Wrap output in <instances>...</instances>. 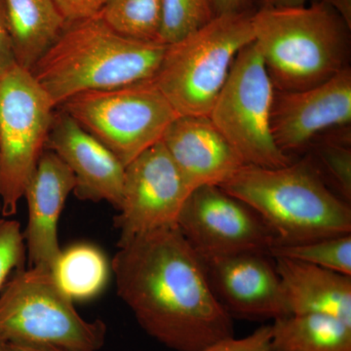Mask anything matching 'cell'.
<instances>
[{"label":"cell","instance_id":"1","mask_svg":"<svg viewBox=\"0 0 351 351\" xmlns=\"http://www.w3.org/2000/svg\"><path fill=\"white\" fill-rule=\"evenodd\" d=\"M119 247L112 263L117 294L151 338L174 351H202L234 336L232 316L178 226Z\"/></svg>","mask_w":351,"mask_h":351},{"label":"cell","instance_id":"2","mask_svg":"<svg viewBox=\"0 0 351 351\" xmlns=\"http://www.w3.org/2000/svg\"><path fill=\"white\" fill-rule=\"evenodd\" d=\"M121 36L99 15L69 23L31 73L55 108L75 95L152 80L166 50Z\"/></svg>","mask_w":351,"mask_h":351},{"label":"cell","instance_id":"3","mask_svg":"<svg viewBox=\"0 0 351 351\" xmlns=\"http://www.w3.org/2000/svg\"><path fill=\"white\" fill-rule=\"evenodd\" d=\"M221 188L260 216L274 245L351 233L350 203L332 193L308 158L278 168L245 164Z\"/></svg>","mask_w":351,"mask_h":351},{"label":"cell","instance_id":"4","mask_svg":"<svg viewBox=\"0 0 351 351\" xmlns=\"http://www.w3.org/2000/svg\"><path fill=\"white\" fill-rule=\"evenodd\" d=\"M254 43L278 91L327 82L348 66L351 27L331 7H260L252 17Z\"/></svg>","mask_w":351,"mask_h":351},{"label":"cell","instance_id":"5","mask_svg":"<svg viewBox=\"0 0 351 351\" xmlns=\"http://www.w3.org/2000/svg\"><path fill=\"white\" fill-rule=\"evenodd\" d=\"M253 13L221 14L166 46L152 80L180 117H209L235 58L254 41Z\"/></svg>","mask_w":351,"mask_h":351},{"label":"cell","instance_id":"6","mask_svg":"<svg viewBox=\"0 0 351 351\" xmlns=\"http://www.w3.org/2000/svg\"><path fill=\"white\" fill-rule=\"evenodd\" d=\"M106 337L105 323L84 319L49 270H17L0 290V338L6 343L98 351Z\"/></svg>","mask_w":351,"mask_h":351},{"label":"cell","instance_id":"7","mask_svg":"<svg viewBox=\"0 0 351 351\" xmlns=\"http://www.w3.org/2000/svg\"><path fill=\"white\" fill-rule=\"evenodd\" d=\"M59 108L125 166L160 142L180 117L152 78L75 95Z\"/></svg>","mask_w":351,"mask_h":351},{"label":"cell","instance_id":"8","mask_svg":"<svg viewBox=\"0 0 351 351\" xmlns=\"http://www.w3.org/2000/svg\"><path fill=\"white\" fill-rule=\"evenodd\" d=\"M54 108L31 71L16 64L0 77V202L3 218L17 213L45 151Z\"/></svg>","mask_w":351,"mask_h":351},{"label":"cell","instance_id":"9","mask_svg":"<svg viewBox=\"0 0 351 351\" xmlns=\"http://www.w3.org/2000/svg\"><path fill=\"white\" fill-rule=\"evenodd\" d=\"M276 88L257 46H245L209 114L246 165L278 168L291 163L274 142L271 110Z\"/></svg>","mask_w":351,"mask_h":351},{"label":"cell","instance_id":"10","mask_svg":"<svg viewBox=\"0 0 351 351\" xmlns=\"http://www.w3.org/2000/svg\"><path fill=\"white\" fill-rule=\"evenodd\" d=\"M177 226L202 260L248 252L269 254L274 244V235L260 216L218 186L193 191Z\"/></svg>","mask_w":351,"mask_h":351},{"label":"cell","instance_id":"11","mask_svg":"<svg viewBox=\"0 0 351 351\" xmlns=\"http://www.w3.org/2000/svg\"><path fill=\"white\" fill-rule=\"evenodd\" d=\"M191 191L166 151L157 143L125 166L119 215V244L143 233L177 226Z\"/></svg>","mask_w":351,"mask_h":351},{"label":"cell","instance_id":"12","mask_svg":"<svg viewBox=\"0 0 351 351\" xmlns=\"http://www.w3.org/2000/svg\"><path fill=\"white\" fill-rule=\"evenodd\" d=\"M351 123V69L339 71L327 82L300 91L276 90L271 133L277 147L288 152L308 147L330 129Z\"/></svg>","mask_w":351,"mask_h":351},{"label":"cell","instance_id":"13","mask_svg":"<svg viewBox=\"0 0 351 351\" xmlns=\"http://www.w3.org/2000/svg\"><path fill=\"white\" fill-rule=\"evenodd\" d=\"M202 262L215 295L232 317L274 321L290 315L276 261L269 253L248 252Z\"/></svg>","mask_w":351,"mask_h":351},{"label":"cell","instance_id":"14","mask_svg":"<svg viewBox=\"0 0 351 351\" xmlns=\"http://www.w3.org/2000/svg\"><path fill=\"white\" fill-rule=\"evenodd\" d=\"M46 149L57 154L73 173L78 199L107 201L119 209L125 165L62 110L54 113Z\"/></svg>","mask_w":351,"mask_h":351},{"label":"cell","instance_id":"15","mask_svg":"<svg viewBox=\"0 0 351 351\" xmlns=\"http://www.w3.org/2000/svg\"><path fill=\"white\" fill-rule=\"evenodd\" d=\"M161 142L191 193L221 186L245 165L209 117H178Z\"/></svg>","mask_w":351,"mask_h":351},{"label":"cell","instance_id":"16","mask_svg":"<svg viewBox=\"0 0 351 351\" xmlns=\"http://www.w3.org/2000/svg\"><path fill=\"white\" fill-rule=\"evenodd\" d=\"M75 188V179L68 166L54 152L45 149L24 195L29 207L24 239L31 267L52 269L62 250L58 239L60 217Z\"/></svg>","mask_w":351,"mask_h":351},{"label":"cell","instance_id":"17","mask_svg":"<svg viewBox=\"0 0 351 351\" xmlns=\"http://www.w3.org/2000/svg\"><path fill=\"white\" fill-rule=\"evenodd\" d=\"M274 261L289 314H327L351 324V276L288 258Z\"/></svg>","mask_w":351,"mask_h":351},{"label":"cell","instance_id":"18","mask_svg":"<svg viewBox=\"0 0 351 351\" xmlns=\"http://www.w3.org/2000/svg\"><path fill=\"white\" fill-rule=\"evenodd\" d=\"M16 64L31 71L64 29L54 0H3Z\"/></svg>","mask_w":351,"mask_h":351},{"label":"cell","instance_id":"19","mask_svg":"<svg viewBox=\"0 0 351 351\" xmlns=\"http://www.w3.org/2000/svg\"><path fill=\"white\" fill-rule=\"evenodd\" d=\"M271 328V351H351V324L327 314H290Z\"/></svg>","mask_w":351,"mask_h":351},{"label":"cell","instance_id":"20","mask_svg":"<svg viewBox=\"0 0 351 351\" xmlns=\"http://www.w3.org/2000/svg\"><path fill=\"white\" fill-rule=\"evenodd\" d=\"M50 272L69 300L83 302L101 294L108 281L110 267L100 249L78 243L60 252Z\"/></svg>","mask_w":351,"mask_h":351},{"label":"cell","instance_id":"21","mask_svg":"<svg viewBox=\"0 0 351 351\" xmlns=\"http://www.w3.org/2000/svg\"><path fill=\"white\" fill-rule=\"evenodd\" d=\"M311 143L313 156L307 157L313 167L338 191L339 197L351 202L350 125L332 129Z\"/></svg>","mask_w":351,"mask_h":351},{"label":"cell","instance_id":"22","mask_svg":"<svg viewBox=\"0 0 351 351\" xmlns=\"http://www.w3.org/2000/svg\"><path fill=\"white\" fill-rule=\"evenodd\" d=\"M98 15L121 36L160 43L161 0H107Z\"/></svg>","mask_w":351,"mask_h":351},{"label":"cell","instance_id":"23","mask_svg":"<svg viewBox=\"0 0 351 351\" xmlns=\"http://www.w3.org/2000/svg\"><path fill=\"white\" fill-rule=\"evenodd\" d=\"M269 255L288 258L351 276V233L302 243L274 245Z\"/></svg>","mask_w":351,"mask_h":351},{"label":"cell","instance_id":"24","mask_svg":"<svg viewBox=\"0 0 351 351\" xmlns=\"http://www.w3.org/2000/svg\"><path fill=\"white\" fill-rule=\"evenodd\" d=\"M214 0H161L159 41L170 45L217 17Z\"/></svg>","mask_w":351,"mask_h":351},{"label":"cell","instance_id":"25","mask_svg":"<svg viewBox=\"0 0 351 351\" xmlns=\"http://www.w3.org/2000/svg\"><path fill=\"white\" fill-rule=\"evenodd\" d=\"M24 233L15 219L0 218V290L11 274L24 269L25 260Z\"/></svg>","mask_w":351,"mask_h":351},{"label":"cell","instance_id":"26","mask_svg":"<svg viewBox=\"0 0 351 351\" xmlns=\"http://www.w3.org/2000/svg\"><path fill=\"white\" fill-rule=\"evenodd\" d=\"M271 324L263 325L243 338L219 339L202 351H271Z\"/></svg>","mask_w":351,"mask_h":351},{"label":"cell","instance_id":"27","mask_svg":"<svg viewBox=\"0 0 351 351\" xmlns=\"http://www.w3.org/2000/svg\"><path fill=\"white\" fill-rule=\"evenodd\" d=\"M66 23H75L98 15L107 0H54Z\"/></svg>","mask_w":351,"mask_h":351},{"label":"cell","instance_id":"28","mask_svg":"<svg viewBox=\"0 0 351 351\" xmlns=\"http://www.w3.org/2000/svg\"><path fill=\"white\" fill-rule=\"evenodd\" d=\"M16 66L7 25L3 0H0V77Z\"/></svg>","mask_w":351,"mask_h":351},{"label":"cell","instance_id":"29","mask_svg":"<svg viewBox=\"0 0 351 351\" xmlns=\"http://www.w3.org/2000/svg\"><path fill=\"white\" fill-rule=\"evenodd\" d=\"M214 4L217 15L253 10L251 0H214Z\"/></svg>","mask_w":351,"mask_h":351},{"label":"cell","instance_id":"30","mask_svg":"<svg viewBox=\"0 0 351 351\" xmlns=\"http://www.w3.org/2000/svg\"><path fill=\"white\" fill-rule=\"evenodd\" d=\"M314 2H320L331 7L351 27V0H314Z\"/></svg>","mask_w":351,"mask_h":351},{"label":"cell","instance_id":"31","mask_svg":"<svg viewBox=\"0 0 351 351\" xmlns=\"http://www.w3.org/2000/svg\"><path fill=\"white\" fill-rule=\"evenodd\" d=\"M6 351H71L54 346L29 345V343H6Z\"/></svg>","mask_w":351,"mask_h":351},{"label":"cell","instance_id":"32","mask_svg":"<svg viewBox=\"0 0 351 351\" xmlns=\"http://www.w3.org/2000/svg\"><path fill=\"white\" fill-rule=\"evenodd\" d=\"M261 7L270 8H294L306 5L308 0H260Z\"/></svg>","mask_w":351,"mask_h":351},{"label":"cell","instance_id":"33","mask_svg":"<svg viewBox=\"0 0 351 351\" xmlns=\"http://www.w3.org/2000/svg\"><path fill=\"white\" fill-rule=\"evenodd\" d=\"M6 341L0 338V351H6Z\"/></svg>","mask_w":351,"mask_h":351},{"label":"cell","instance_id":"34","mask_svg":"<svg viewBox=\"0 0 351 351\" xmlns=\"http://www.w3.org/2000/svg\"><path fill=\"white\" fill-rule=\"evenodd\" d=\"M0 214H1V202H0Z\"/></svg>","mask_w":351,"mask_h":351}]
</instances>
